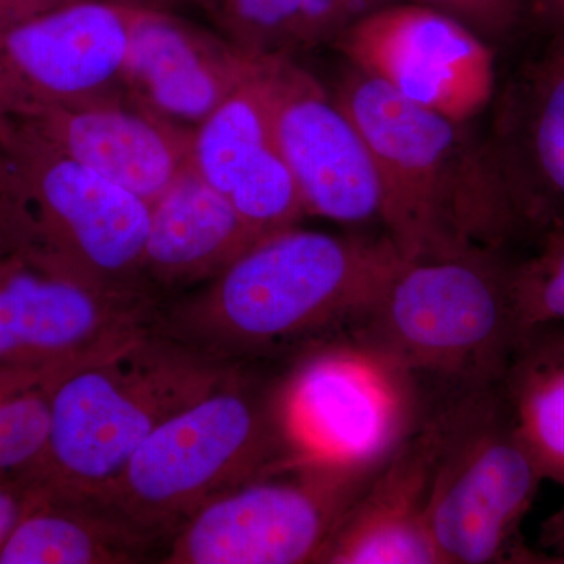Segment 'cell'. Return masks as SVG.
<instances>
[{
    "mask_svg": "<svg viewBox=\"0 0 564 564\" xmlns=\"http://www.w3.org/2000/svg\"><path fill=\"white\" fill-rule=\"evenodd\" d=\"M402 259L388 236L292 226L259 239L198 292L159 304L154 326L225 362L300 355L347 336Z\"/></svg>",
    "mask_w": 564,
    "mask_h": 564,
    "instance_id": "cell-1",
    "label": "cell"
},
{
    "mask_svg": "<svg viewBox=\"0 0 564 564\" xmlns=\"http://www.w3.org/2000/svg\"><path fill=\"white\" fill-rule=\"evenodd\" d=\"M334 98L369 147L380 221L406 261L502 251L521 234L489 147L456 122L351 68Z\"/></svg>",
    "mask_w": 564,
    "mask_h": 564,
    "instance_id": "cell-2",
    "label": "cell"
},
{
    "mask_svg": "<svg viewBox=\"0 0 564 564\" xmlns=\"http://www.w3.org/2000/svg\"><path fill=\"white\" fill-rule=\"evenodd\" d=\"M245 366L210 358L154 325L55 378L51 426L35 481L99 494L159 425Z\"/></svg>",
    "mask_w": 564,
    "mask_h": 564,
    "instance_id": "cell-3",
    "label": "cell"
},
{
    "mask_svg": "<svg viewBox=\"0 0 564 564\" xmlns=\"http://www.w3.org/2000/svg\"><path fill=\"white\" fill-rule=\"evenodd\" d=\"M500 251L402 259L347 339L432 391L499 384L522 329Z\"/></svg>",
    "mask_w": 564,
    "mask_h": 564,
    "instance_id": "cell-4",
    "label": "cell"
},
{
    "mask_svg": "<svg viewBox=\"0 0 564 564\" xmlns=\"http://www.w3.org/2000/svg\"><path fill=\"white\" fill-rule=\"evenodd\" d=\"M245 366L220 388L166 419L101 496L165 554L203 505L278 464L300 458L281 413L282 375ZM163 556V555H162Z\"/></svg>",
    "mask_w": 564,
    "mask_h": 564,
    "instance_id": "cell-5",
    "label": "cell"
},
{
    "mask_svg": "<svg viewBox=\"0 0 564 564\" xmlns=\"http://www.w3.org/2000/svg\"><path fill=\"white\" fill-rule=\"evenodd\" d=\"M433 433L429 525L441 564L536 563L522 524L544 481L499 384L423 395Z\"/></svg>",
    "mask_w": 564,
    "mask_h": 564,
    "instance_id": "cell-6",
    "label": "cell"
},
{
    "mask_svg": "<svg viewBox=\"0 0 564 564\" xmlns=\"http://www.w3.org/2000/svg\"><path fill=\"white\" fill-rule=\"evenodd\" d=\"M0 132L14 166L6 221L22 261L99 291L158 300L141 274L150 204L29 132Z\"/></svg>",
    "mask_w": 564,
    "mask_h": 564,
    "instance_id": "cell-7",
    "label": "cell"
},
{
    "mask_svg": "<svg viewBox=\"0 0 564 564\" xmlns=\"http://www.w3.org/2000/svg\"><path fill=\"white\" fill-rule=\"evenodd\" d=\"M383 463L278 464L203 505L174 532L161 563H318L345 511Z\"/></svg>",
    "mask_w": 564,
    "mask_h": 564,
    "instance_id": "cell-8",
    "label": "cell"
},
{
    "mask_svg": "<svg viewBox=\"0 0 564 564\" xmlns=\"http://www.w3.org/2000/svg\"><path fill=\"white\" fill-rule=\"evenodd\" d=\"M421 388L347 337L296 355L282 375L281 413L302 458L380 464L421 419Z\"/></svg>",
    "mask_w": 564,
    "mask_h": 564,
    "instance_id": "cell-9",
    "label": "cell"
},
{
    "mask_svg": "<svg viewBox=\"0 0 564 564\" xmlns=\"http://www.w3.org/2000/svg\"><path fill=\"white\" fill-rule=\"evenodd\" d=\"M351 68L408 101L466 124L491 101L496 65L484 36L422 3H384L336 36Z\"/></svg>",
    "mask_w": 564,
    "mask_h": 564,
    "instance_id": "cell-10",
    "label": "cell"
},
{
    "mask_svg": "<svg viewBox=\"0 0 564 564\" xmlns=\"http://www.w3.org/2000/svg\"><path fill=\"white\" fill-rule=\"evenodd\" d=\"M143 10L69 2L0 33V111L129 101L122 74Z\"/></svg>",
    "mask_w": 564,
    "mask_h": 564,
    "instance_id": "cell-11",
    "label": "cell"
},
{
    "mask_svg": "<svg viewBox=\"0 0 564 564\" xmlns=\"http://www.w3.org/2000/svg\"><path fill=\"white\" fill-rule=\"evenodd\" d=\"M158 300L99 291L22 261L0 269V373L54 381L154 325Z\"/></svg>",
    "mask_w": 564,
    "mask_h": 564,
    "instance_id": "cell-12",
    "label": "cell"
},
{
    "mask_svg": "<svg viewBox=\"0 0 564 564\" xmlns=\"http://www.w3.org/2000/svg\"><path fill=\"white\" fill-rule=\"evenodd\" d=\"M272 80L274 140L307 215L351 226L380 221L372 155L350 115L288 55L272 58Z\"/></svg>",
    "mask_w": 564,
    "mask_h": 564,
    "instance_id": "cell-13",
    "label": "cell"
},
{
    "mask_svg": "<svg viewBox=\"0 0 564 564\" xmlns=\"http://www.w3.org/2000/svg\"><path fill=\"white\" fill-rule=\"evenodd\" d=\"M2 113L25 118V132L148 204L192 165L195 129L129 101L31 106Z\"/></svg>",
    "mask_w": 564,
    "mask_h": 564,
    "instance_id": "cell-14",
    "label": "cell"
},
{
    "mask_svg": "<svg viewBox=\"0 0 564 564\" xmlns=\"http://www.w3.org/2000/svg\"><path fill=\"white\" fill-rule=\"evenodd\" d=\"M261 58L174 11L144 9L132 29L122 84L133 106L196 129L254 73Z\"/></svg>",
    "mask_w": 564,
    "mask_h": 564,
    "instance_id": "cell-15",
    "label": "cell"
},
{
    "mask_svg": "<svg viewBox=\"0 0 564 564\" xmlns=\"http://www.w3.org/2000/svg\"><path fill=\"white\" fill-rule=\"evenodd\" d=\"M489 150L521 234L564 226V33L508 91Z\"/></svg>",
    "mask_w": 564,
    "mask_h": 564,
    "instance_id": "cell-16",
    "label": "cell"
},
{
    "mask_svg": "<svg viewBox=\"0 0 564 564\" xmlns=\"http://www.w3.org/2000/svg\"><path fill=\"white\" fill-rule=\"evenodd\" d=\"M433 433L423 414L329 538L325 564H441L429 525Z\"/></svg>",
    "mask_w": 564,
    "mask_h": 564,
    "instance_id": "cell-17",
    "label": "cell"
},
{
    "mask_svg": "<svg viewBox=\"0 0 564 564\" xmlns=\"http://www.w3.org/2000/svg\"><path fill=\"white\" fill-rule=\"evenodd\" d=\"M141 274L152 296L214 280L252 247L261 232L232 203L188 169L150 204Z\"/></svg>",
    "mask_w": 564,
    "mask_h": 564,
    "instance_id": "cell-18",
    "label": "cell"
},
{
    "mask_svg": "<svg viewBox=\"0 0 564 564\" xmlns=\"http://www.w3.org/2000/svg\"><path fill=\"white\" fill-rule=\"evenodd\" d=\"M163 547L98 494L40 488L0 564L161 563Z\"/></svg>",
    "mask_w": 564,
    "mask_h": 564,
    "instance_id": "cell-19",
    "label": "cell"
},
{
    "mask_svg": "<svg viewBox=\"0 0 564 564\" xmlns=\"http://www.w3.org/2000/svg\"><path fill=\"white\" fill-rule=\"evenodd\" d=\"M500 388L544 481L564 489V323L522 333Z\"/></svg>",
    "mask_w": 564,
    "mask_h": 564,
    "instance_id": "cell-20",
    "label": "cell"
},
{
    "mask_svg": "<svg viewBox=\"0 0 564 564\" xmlns=\"http://www.w3.org/2000/svg\"><path fill=\"white\" fill-rule=\"evenodd\" d=\"M272 58L262 57L254 73L195 129L193 169L225 196L278 147Z\"/></svg>",
    "mask_w": 564,
    "mask_h": 564,
    "instance_id": "cell-21",
    "label": "cell"
},
{
    "mask_svg": "<svg viewBox=\"0 0 564 564\" xmlns=\"http://www.w3.org/2000/svg\"><path fill=\"white\" fill-rule=\"evenodd\" d=\"M52 381L0 373V478L35 484L50 437Z\"/></svg>",
    "mask_w": 564,
    "mask_h": 564,
    "instance_id": "cell-22",
    "label": "cell"
},
{
    "mask_svg": "<svg viewBox=\"0 0 564 564\" xmlns=\"http://www.w3.org/2000/svg\"><path fill=\"white\" fill-rule=\"evenodd\" d=\"M226 39L252 57H278L302 47L303 0H202Z\"/></svg>",
    "mask_w": 564,
    "mask_h": 564,
    "instance_id": "cell-23",
    "label": "cell"
},
{
    "mask_svg": "<svg viewBox=\"0 0 564 564\" xmlns=\"http://www.w3.org/2000/svg\"><path fill=\"white\" fill-rule=\"evenodd\" d=\"M533 240V251L511 262V288L524 332L543 323H564V226Z\"/></svg>",
    "mask_w": 564,
    "mask_h": 564,
    "instance_id": "cell-24",
    "label": "cell"
},
{
    "mask_svg": "<svg viewBox=\"0 0 564 564\" xmlns=\"http://www.w3.org/2000/svg\"><path fill=\"white\" fill-rule=\"evenodd\" d=\"M444 11L485 40L507 35L521 20V0H410Z\"/></svg>",
    "mask_w": 564,
    "mask_h": 564,
    "instance_id": "cell-25",
    "label": "cell"
},
{
    "mask_svg": "<svg viewBox=\"0 0 564 564\" xmlns=\"http://www.w3.org/2000/svg\"><path fill=\"white\" fill-rule=\"evenodd\" d=\"M386 0H303L302 47L334 41L351 22Z\"/></svg>",
    "mask_w": 564,
    "mask_h": 564,
    "instance_id": "cell-26",
    "label": "cell"
},
{
    "mask_svg": "<svg viewBox=\"0 0 564 564\" xmlns=\"http://www.w3.org/2000/svg\"><path fill=\"white\" fill-rule=\"evenodd\" d=\"M39 486L32 481L13 484L9 478H0V545L21 521L22 516L35 500Z\"/></svg>",
    "mask_w": 564,
    "mask_h": 564,
    "instance_id": "cell-27",
    "label": "cell"
},
{
    "mask_svg": "<svg viewBox=\"0 0 564 564\" xmlns=\"http://www.w3.org/2000/svg\"><path fill=\"white\" fill-rule=\"evenodd\" d=\"M538 563L564 564V507L541 527Z\"/></svg>",
    "mask_w": 564,
    "mask_h": 564,
    "instance_id": "cell-28",
    "label": "cell"
},
{
    "mask_svg": "<svg viewBox=\"0 0 564 564\" xmlns=\"http://www.w3.org/2000/svg\"><path fill=\"white\" fill-rule=\"evenodd\" d=\"M58 6H63L58 0H0V33Z\"/></svg>",
    "mask_w": 564,
    "mask_h": 564,
    "instance_id": "cell-29",
    "label": "cell"
},
{
    "mask_svg": "<svg viewBox=\"0 0 564 564\" xmlns=\"http://www.w3.org/2000/svg\"><path fill=\"white\" fill-rule=\"evenodd\" d=\"M58 2H87V0H58ZM98 2L124 3V6L143 7V9L174 11L187 0H98Z\"/></svg>",
    "mask_w": 564,
    "mask_h": 564,
    "instance_id": "cell-30",
    "label": "cell"
},
{
    "mask_svg": "<svg viewBox=\"0 0 564 564\" xmlns=\"http://www.w3.org/2000/svg\"><path fill=\"white\" fill-rule=\"evenodd\" d=\"M547 6L556 20L562 21L564 24V0H547Z\"/></svg>",
    "mask_w": 564,
    "mask_h": 564,
    "instance_id": "cell-31",
    "label": "cell"
}]
</instances>
